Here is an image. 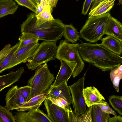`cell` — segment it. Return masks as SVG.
Segmentation results:
<instances>
[{
  "label": "cell",
  "instance_id": "6da1fadb",
  "mask_svg": "<svg viewBox=\"0 0 122 122\" xmlns=\"http://www.w3.org/2000/svg\"><path fill=\"white\" fill-rule=\"evenodd\" d=\"M79 51L83 60L103 71H111L122 64V57L111 51L101 43H81L79 44Z\"/></svg>",
  "mask_w": 122,
  "mask_h": 122
},
{
  "label": "cell",
  "instance_id": "7a4b0ae2",
  "mask_svg": "<svg viewBox=\"0 0 122 122\" xmlns=\"http://www.w3.org/2000/svg\"><path fill=\"white\" fill-rule=\"evenodd\" d=\"M64 25L59 19H40L37 18L35 13H31L20 25L21 31L32 33L39 40L56 42L63 36Z\"/></svg>",
  "mask_w": 122,
  "mask_h": 122
},
{
  "label": "cell",
  "instance_id": "3957f363",
  "mask_svg": "<svg viewBox=\"0 0 122 122\" xmlns=\"http://www.w3.org/2000/svg\"><path fill=\"white\" fill-rule=\"evenodd\" d=\"M79 44H71L66 40H61L57 51L56 58L63 61L68 65L72 70L73 78L80 73L85 65L79 53Z\"/></svg>",
  "mask_w": 122,
  "mask_h": 122
},
{
  "label": "cell",
  "instance_id": "277c9868",
  "mask_svg": "<svg viewBox=\"0 0 122 122\" xmlns=\"http://www.w3.org/2000/svg\"><path fill=\"white\" fill-rule=\"evenodd\" d=\"M111 16L107 12L94 16H89L79 32L81 37L91 43H97L102 38L109 19Z\"/></svg>",
  "mask_w": 122,
  "mask_h": 122
},
{
  "label": "cell",
  "instance_id": "5b68a950",
  "mask_svg": "<svg viewBox=\"0 0 122 122\" xmlns=\"http://www.w3.org/2000/svg\"><path fill=\"white\" fill-rule=\"evenodd\" d=\"M55 79L47 63L39 66L35 70L34 74L28 81L27 85L31 89L27 101L36 96L46 93Z\"/></svg>",
  "mask_w": 122,
  "mask_h": 122
},
{
  "label": "cell",
  "instance_id": "8992f818",
  "mask_svg": "<svg viewBox=\"0 0 122 122\" xmlns=\"http://www.w3.org/2000/svg\"><path fill=\"white\" fill-rule=\"evenodd\" d=\"M56 42L45 41L40 44L33 55L27 61L26 66L28 69L35 71L41 65L56 58L58 47Z\"/></svg>",
  "mask_w": 122,
  "mask_h": 122
},
{
  "label": "cell",
  "instance_id": "52a82bcc",
  "mask_svg": "<svg viewBox=\"0 0 122 122\" xmlns=\"http://www.w3.org/2000/svg\"><path fill=\"white\" fill-rule=\"evenodd\" d=\"M86 72L76 82L69 86L72 99L74 113L76 115L85 113L87 110L83 95Z\"/></svg>",
  "mask_w": 122,
  "mask_h": 122
},
{
  "label": "cell",
  "instance_id": "ba28073f",
  "mask_svg": "<svg viewBox=\"0 0 122 122\" xmlns=\"http://www.w3.org/2000/svg\"><path fill=\"white\" fill-rule=\"evenodd\" d=\"M38 42L19 47L4 71L12 68L22 63H25L31 57L38 47Z\"/></svg>",
  "mask_w": 122,
  "mask_h": 122
},
{
  "label": "cell",
  "instance_id": "9c48e42d",
  "mask_svg": "<svg viewBox=\"0 0 122 122\" xmlns=\"http://www.w3.org/2000/svg\"><path fill=\"white\" fill-rule=\"evenodd\" d=\"M14 117L16 122H52L39 107L31 109L27 112L18 111Z\"/></svg>",
  "mask_w": 122,
  "mask_h": 122
},
{
  "label": "cell",
  "instance_id": "30bf717a",
  "mask_svg": "<svg viewBox=\"0 0 122 122\" xmlns=\"http://www.w3.org/2000/svg\"><path fill=\"white\" fill-rule=\"evenodd\" d=\"M44 104L47 116L52 122H70L68 110L53 103L47 98L44 101Z\"/></svg>",
  "mask_w": 122,
  "mask_h": 122
},
{
  "label": "cell",
  "instance_id": "8fae6325",
  "mask_svg": "<svg viewBox=\"0 0 122 122\" xmlns=\"http://www.w3.org/2000/svg\"><path fill=\"white\" fill-rule=\"evenodd\" d=\"M5 106L10 111L17 109L25 102L17 86H13L9 89L5 95Z\"/></svg>",
  "mask_w": 122,
  "mask_h": 122
},
{
  "label": "cell",
  "instance_id": "7c38bea8",
  "mask_svg": "<svg viewBox=\"0 0 122 122\" xmlns=\"http://www.w3.org/2000/svg\"><path fill=\"white\" fill-rule=\"evenodd\" d=\"M65 81L57 86H53L51 85L46 93L47 96L62 98L70 106L72 103V99L69 87Z\"/></svg>",
  "mask_w": 122,
  "mask_h": 122
},
{
  "label": "cell",
  "instance_id": "4fadbf2b",
  "mask_svg": "<svg viewBox=\"0 0 122 122\" xmlns=\"http://www.w3.org/2000/svg\"><path fill=\"white\" fill-rule=\"evenodd\" d=\"M83 92L85 102L88 108L105 100L104 97L94 86L84 88Z\"/></svg>",
  "mask_w": 122,
  "mask_h": 122
},
{
  "label": "cell",
  "instance_id": "5bb4252c",
  "mask_svg": "<svg viewBox=\"0 0 122 122\" xmlns=\"http://www.w3.org/2000/svg\"><path fill=\"white\" fill-rule=\"evenodd\" d=\"M104 35L110 36L122 41V24L117 19L111 16L104 31Z\"/></svg>",
  "mask_w": 122,
  "mask_h": 122
},
{
  "label": "cell",
  "instance_id": "9a60e30c",
  "mask_svg": "<svg viewBox=\"0 0 122 122\" xmlns=\"http://www.w3.org/2000/svg\"><path fill=\"white\" fill-rule=\"evenodd\" d=\"M24 71V68L22 67L16 71H11L9 73L0 76V92L18 81Z\"/></svg>",
  "mask_w": 122,
  "mask_h": 122
},
{
  "label": "cell",
  "instance_id": "2e32d148",
  "mask_svg": "<svg viewBox=\"0 0 122 122\" xmlns=\"http://www.w3.org/2000/svg\"><path fill=\"white\" fill-rule=\"evenodd\" d=\"M59 71L54 82L51 85L56 86L65 81L67 83L68 79L72 75V70L68 65L63 61L61 60Z\"/></svg>",
  "mask_w": 122,
  "mask_h": 122
},
{
  "label": "cell",
  "instance_id": "e0dca14e",
  "mask_svg": "<svg viewBox=\"0 0 122 122\" xmlns=\"http://www.w3.org/2000/svg\"><path fill=\"white\" fill-rule=\"evenodd\" d=\"M47 96L46 93L36 96L19 107L16 110L18 112L29 111L39 107Z\"/></svg>",
  "mask_w": 122,
  "mask_h": 122
},
{
  "label": "cell",
  "instance_id": "ac0fdd59",
  "mask_svg": "<svg viewBox=\"0 0 122 122\" xmlns=\"http://www.w3.org/2000/svg\"><path fill=\"white\" fill-rule=\"evenodd\" d=\"M101 44L111 51L118 55L122 54L121 42L110 36L108 35L101 40Z\"/></svg>",
  "mask_w": 122,
  "mask_h": 122
},
{
  "label": "cell",
  "instance_id": "d6986e66",
  "mask_svg": "<svg viewBox=\"0 0 122 122\" xmlns=\"http://www.w3.org/2000/svg\"><path fill=\"white\" fill-rule=\"evenodd\" d=\"M115 0H102L94 9L90 10L89 16L100 15L108 12L114 5Z\"/></svg>",
  "mask_w": 122,
  "mask_h": 122
},
{
  "label": "cell",
  "instance_id": "ffe728a7",
  "mask_svg": "<svg viewBox=\"0 0 122 122\" xmlns=\"http://www.w3.org/2000/svg\"><path fill=\"white\" fill-rule=\"evenodd\" d=\"M18 7L13 0H0V18L14 14Z\"/></svg>",
  "mask_w": 122,
  "mask_h": 122
},
{
  "label": "cell",
  "instance_id": "44dd1931",
  "mask_svg": "<svg viewBox=\"0 0 122 122\" xmlns=\"http://www.w3.org/2000/svg\"><path fill=\"white\" fill-rule=\"evenodd\" d=\"M91 108L92 122H108L110 117L109 114L103 112L96 104L91 106Z\"/></svg>",
  "mask_w": 122,
  "mask_h": 122
},
{
  "label": "cell",
  "instance_id": "7402d4cb",
  "mask_svg": "<svg viewBox=\"0 0 122 122\" xmlns=\"http://www.w3.org/2000/svg\"><path fill=\"white\" fill-rule=\"evenodd\" d=\"M72 24L65 25L63 36L66 40L72 43H76L81 37Z\"/></svg>",
  "mask_w": 122,
  "mask_h": 122
},
{
  "label": "cell",
  "instance_id": "603a6c76",
  "mask_svg": "<svg viewBox=\"0 0 122 122\" xmlns=\"http://www.w3.org/2000/svg\"><path fill=\"white\" fill-rule=\"evenodd\" d=\"M110 75L114 88L118 92L120 81L122 79V64L111 70Z\"/></svg>",
  "mask_w": 122,
  "mask_h": 122
},
{
  "label": "cell",
  "instance_id": "cb8c5ba5",
  "mask_svg": "<svg viewBox=\"0 0 122 122\" xmlns=\"http://www.w3.org/2000/svg\"><path fill=\"white\" fill-rule=\"evenodd\" d=\"M20 43V42L19 41L12 47L11 49L8 54L2 60L0 61V73L4 71L5 68L9 63L19 48Z\"/></svg>",
  "mask_w": 122,
  "mask_h": 122
},
{
  "label": "cell",
  "instance_id": "d4e9b609",
  "mask_svg": "<svg viewBox=\"0 0 122 122\" xmlns=\"http://www.w3.org/2000/svg\"><path fill=\"white\" fill-rule=\"evenodd\" d=\"M18 40L20 42V47H23L28 44L38 42V37L31 33L22 32Z\"/></svg>",
  "mask_w": 122,
  "mask_h": 122
},
{
  "label": "cell",
  "instance_id": "484cf974",
  "mask_svg": "<svg viewBox=\"0 0 122 122\" xmlns=\"http://www.w3.org/2000/svg\"><path fill=\"white\" fill-rule=\"evenodd\" d=\"M108 101L114 109L120 115H122V99L121 96H111L109 98Z\"/></svg>",
  "mask_w": 122,
  "mask_h": 122
},
{
  "label": "cell",
  "instance_id": "4316f807",
  "mask_svg": "<svg viewBox=\"0 0 122 122\" xmlns=\"http://www.w3.org/2000/svg\"><path fill=\"white\" fill-rule=\"evenodd\" d=\"M10 110L5 107L0 106V122H15V119Z\"/></svg>",
  "mask_w": 122,
  "mask_h": 122
},
{
  "label": "cell",
  "instance_id": "83f0119b",
  "mask_svg": "<svg viewBox=\"0 0 122 122\" xmlns=\"http://www.w3.org/2000/svg\"><path fill=\"white\" fill-rule=\"evenodd\" d=\"M19 5L25 7L35 13L37 5L35 0H15Z\"/></svg>",
  "mask_w": 122,
  "mask_h": 122
},
{
  "label": "cell",
  "instance_id": "f1b7e54d",
  "mask_svg": "<svg viewBox=\"0 0 122 122\" xmlns=\"http://www.w3.org/2000/svg\"><path fill=\"white\" fill-rule=\"evenodd\" d=\"M51 13L49 6L47 5L38 15L36 16L37 18L40 19L54 20L55 19L53 18Z\"/></svg>",
  "mask_w": 122,
  "mask_h": 122
},
{
  "label": "cell",
  "instance_id": "f546056e",
  "mask_svg": "<svg viewBox=\"0 0 122 122\" xmlns=\"http://www.w3.org/2000/svg\"><path fill=\"white\" fill-rule=\"evenodd\" d=\"M102 100L96 105L98 106L104 112L114 116L117 115L116 112L110 107L107 102Z\"/></svg>",
  "mask_w": 122,
  "mask_h": 122
},
{
  "label": "cell",
  "instance_id": "4dcf8cb0",
  "mask_svg": "<svg viewBox=\"0 0 122 122\" xmlns=\"http://www.w3.org/2000/svg\"><path fill=\"white\" fill-rule=\"evenodd\" d=\"M21 94L25 102L27 101L30 94L31 88L28 85L19 87Z\"/></svg>",
  "mask_w": 122,
  "mask_h": 122
},
{
  "label": "cell",
  "instance_id": "1f68e13d",
  "mask_svg": "<svg viewBox=\"0 0 122 122\" xmlns=\"http://www.w3.org/2000/svg\"><path fill=\"white\" fill-rule=\"evenodd\" d=\"M10 44L5 45L0 52V61L2 60L8 54L11 49Z\"/></svg>",
  "mask_w": 122,
  "mask_h": 122
},
{
  "label": "cell",
  "instance_id": "d6a6232c",
  "mask_svg": "<svg viewBox=\"0 0 122 122\" xmlns=\"http://www.w3.org/2000/svg\"><path fill=\"white\" fill-rule=\"evenodd\" d=\"M93 0H85L82 10L81 14L84 15L87 13L91 4L93 2Z\"/></svg>",
  "mask_w": 122,
  "mask_h": 122
},
{
  "label": "cell",
  "instance_id": "836d02e7",
  "mask_svg": "<svg viewBox=\"0 0 122 122\" xmlns=\"http://www.w3.org/2000/svg\"><path fill=\"white\" fill-rule=\"evenodd\" d=\"M47 98L50 99L53 103L66 110H68L67 107V108L66 107L64 106L58 99L49 96H48Z\"/></svg>",
  "mask_w": 122,
  "mask_h": 122
},
{
  "label": "cell",
  "instance_id": "e575fe53",
  "mask_svg": "<svg viewBox=\"0 0 122 122\" xmlns=\"http://www.w3.org/2000/svg\"><path fill=\"white\" fill-rule=\"evenodd\" d=\"M58 1V0H47V5L49 6L51 13L53 11V8L56 7Z\"/></svg>",
  "mask_w": 122,
  "mask_h": 122
},
{
  "label": "cell",
  "instance_id": "d590c367",
  "mask_svg": "<svg viewBox=\"0 0 122 122\" xmlns=\"http://www.w3.org/2000/svg\"><path fill=\"white\" fill-rule=\"evenodd\" d=\"M108 122H122V116L121 115L114 116L110 118Z\"/></svg>",
  "mask_w": 122,
  "mask_h": 122
},
{
  "label": "cell",
  "instance_id": "8d00e7d4",
  "mask_svg": "<svg viewBox=\"0 0 122 122\" xmlns=\"http://www.w3.org/2000/svg\"><path fill=\"white\" fill-rule=\"evenodd\" d=\"M45 4L42 3H40L37 5L36 13H35L36 15H38L43 10L46 5Z\"/></svg>",
  "mask_w": 122,
  "mask_h": 122
},
{
  "label": "cell",
  "instance_id": "74e56055",
  "mask_svg": "<svg viewBox=\"0 0 122 122\" xmlns=\"http://www.w3.org/2000/svg\"><path fill=\"white\" fill-rule=\"evenodd\" d=\"M51 97L58 99L64 106L66 107L70 106L69 103L65 100L62 98L56 97Z\"/></svg>",
  "mask_w": 122,
  "mask_h": 122
},
{
  "label": "cell",
  "instance_id": "f35d334b",
  "mask_svg": "<svg viewBox=\"0 0 122 122\" xmlns=\"http://www.w3.org/2000/svg\"><path fill=\"white\" fill-rule=\"evenodd\" d=\"M102 0H94L93 2L92 6L91 9L90 10L94 9Z\"/></svg>",
  "mask_w": 122,
  "mask_h": 122
},
{
  "label": "cell",
  "instance_id": "ab89813d",
  "mask_svg": "<svg viewBox=\"0 0 122 122\" xmlns=\"http://www.w3.org/2000/svg\"><path fill=\"white\" fill-rule=\"evenodd\" d=\"M47 0H41V2L40 3H44L46 5H47L46 2Z\"/></svg>",
  "mask_w": 122,
  "mask_h": 122
},
{
  "label": "cell",
  "instance_id": "60d3db41",
  "mask_svg": "<svg viewBox=\"0 0 122 122\" xmlns=\"http://www.w3.org/2000/svg\"><path fill=\"white\" fill-rule=\"evenodd\" d=\"M118 5H122V0H119Z\"/></svg>",
  "mask_w": 122,
  "mask_h": 122
},
{
  "label": "cell",
  "instance_id": "b9f144b4",
  "mask_svg": "<svg viewBox=\"0 0 122 122\" xmlns=\"http://www.w3.org/2000/svg\"><path fill=\"white\" fill-rule=\"evenodd\" d=\"M121 42V46H122V41Z\"/></svg>",
  "mask_w": 122,
  "mask_h": 122
},
{
  "label": "cell",
  "instance_id": "7bdbcfd3",
  "mask_svg": "<svg viewBox=\"0 0 122 122\" xmlns=\"http://www.w3.org/2000/svg\"><path fill=\"white\" fill-rule=\"evenodd\" d=\"M121 97L122 99V96H121Z\"/></svg>",
  "mask_w": 122,
  "mask_h": 122
},
{
  "label": "cell",
  "instance_id": "ee69618b",
  "mask_svg": "<svg viewBox=\"0 0 122 122\" xmlns=\"http://www.w3.org/2000/svg\"><path fill=\"white\" fill-rule=\"evenodd\" d=\"M94 0H92V1H93H93H94Z\"/></svg>",
  "mask_w": 122,
  "mask_h": 122
},
{
  "label": "cell",
  "instance_id": "f6af8a7d",
  "mask_svg": "<svg viewBox=\"0 0 122 122\" xmlns=\"http://www.w3.org/2000/svg\"><path fill=\"white\" fill-rule=\"evenodd\" d=\"M78 0H76L77 1H78Z\"/></svg>",
  "mask_w": 122,
  "mask_h": 122
},
{
  "label": "cell",
  "instance_id": "bcb514c9",
  "mask_svg": "<svg viewBox=\"0 0 122 122\" xmlns=\"http://www.w3.org/2000/svg\"><path fill=\"white\" fill-rule=\"evenodd\" d=\"M35 1L36 0H35Z\"/></svg>",
  "mask_w": 122,
  "mask_h": 122
},
{
  "label": "cell",
  "instance_id": "7dc6e473",
  "mask_svg": "<svg viewBox=\"0 0 122 122\" xmlns=\"http://www.w3.org/2000/svg\"></svg>",
  "mask_w": 122,
  "mask_h": 122
}]
</instances>
